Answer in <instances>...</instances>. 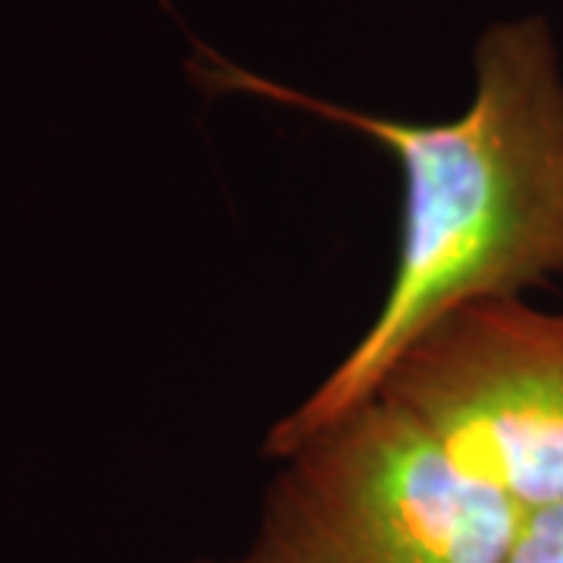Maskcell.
<instances>
[{"instance_id": "cell-1", "label": "cell", "mask_w": 563, "mask_h": 563, "mask_svg": "<svg viewBox=\"0 0 563 563\" xmlns=\"http://www.w3.org/2000/svg\"><path fill=\"white\" fill-rule=\"evenodd\" d=\"M188 76L210 95H247L361 132L398 166L395 266L376 317L335 366L269 426L263 457L376 395L391 363L457 307L520 298L563 276V66L544 16L492 22L473 51L457 117L398 120L325 101L195 44Z\"/></svg>"}, {"instance_id": "cell-2", "label": "cell", "mask_w": 563, "mask_h": 563, "mask_svg": "<svg viewBox=\"0 0 563 563\" xmlns=\"http://www.w3.org/2000/svg\"><path fill=\"white\" fill-rule=\"evenodd\" d=\"M276 463L251 539L188 563H501L523 517L383 395Z\"/></svg>"}, {"instance_id": "cell-3", "label": "cell", "mask_w": 563, "mask_h": 563, "mask_svg": "<svg viewBox=\"0 0 563 563\" xmlns=\"http://www.w3.org/2000/svg\"><path fill=\"white\" fill-rule=\"evenodd\" d=\"M520 510L563 501V310L526 295L457 307L376 388Z\"/></svg>"}, {"instance_id": "cell-4", "label": "cell", "mask_w": 563, "mask_h": 563, "mask_svg": "<svg viewBox=\"0 0 563 563\" xmlns=\"http://www.w3.org/2000/svg\"><path fill=\"white\" fill-rule=\"evenodd\" d=\"M501 563H563V501L526 510Z\"/></svg>"}]
</instances>
